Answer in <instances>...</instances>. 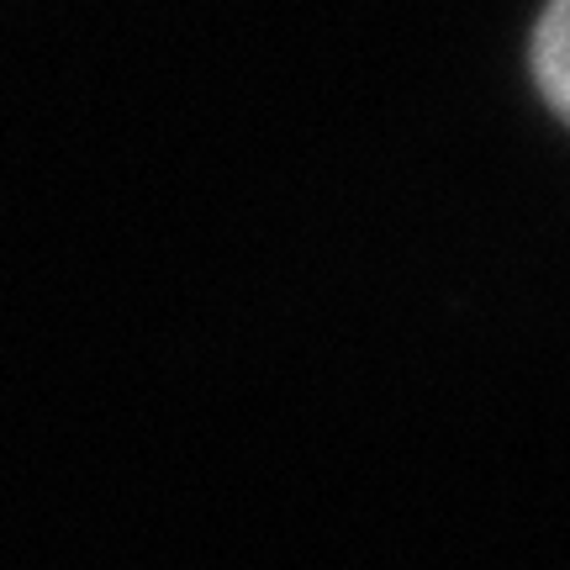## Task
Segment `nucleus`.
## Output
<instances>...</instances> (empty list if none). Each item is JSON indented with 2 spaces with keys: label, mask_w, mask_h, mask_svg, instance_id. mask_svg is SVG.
Returning a JSON list of instances; mask_svg holds the SVG:
<instances>
[{
  "label": "nucleus",
  "mask_w": 570,
  "mask_h": 570,
  "mask_svg": "<svg viewBox=\"0 0 570 570\" xmlns=\"http://www.w3.org/2000/svg\"><path fill=\"white\" fill-rule=\"evenodd\" d=\"M533 75L550 106L570 122V0H550V11L533 32Z\"/></svg>",
  "instance_id": "obj_1"
}]
</instances>
